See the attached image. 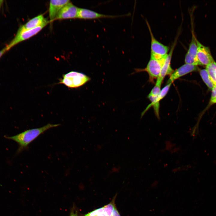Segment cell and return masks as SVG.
I'll return each instance as SVG.
<instances>
[{
    "label": "cell",
    "mask_w": 216,
    "mask_h": 216,
    "mask_svg": "<svg viewBox=\"0 0 216 216\" xmlns=\"http://www.w3.org/2000/svg\"><path fill=\"white\" fill-rule=\"evenodd\" d=\"M60 124L49 123L40 128L30 129L11 136L5 137L14 141L19 145L18 152L26 149L28 145L41 134L52 128L58 127Z\"/></svg>",
    "instance_id": "obj_1"
},
{
    "label": "cell",
    "mask_w": 216,
    "mask_h": 216,
    "mask_svg": "<svg viewBox=\"0 0 216 216\" xmlns=\"http://www.w3.org/2000/svg\"><path fill=\"white\" fill-rule=\"evenodd\" d=\"M91 80L89 77L83 73L71 71L63 74L58 83L64 84L69 88H76L84 85Z\"/></svg>",
    "instance_id": "obj_2"
},
{
    "label": "cell",
    "mask_w": 216,
    "mask_h": 216,
    "mask_svg": "<svg viewBox=\"0 0 216 216\" xmlns=\"http://www.w3.org/2000/svg\"><path fill=\"white\" fill-rule=\"evenodd\" d=\"M167 56L159 59L150 58L146 67L145 68L135 69L136 72H146L149 75V81L153 82L154 80L157 79L159 76Z\"/></svg>",
    "instance_id": "obj_3"
},
{
    "label": "cell",
    "mask_w": 216,
    "mask_h": 216,
    "mask_svg": "<svg viewBox=\"0 0 216 216\" xmlns=\"http://www.w3.org/2000/svg\"><path fill=\"white\" fill-rule=\"evenodd\" d=\"M146 22L151 38L150 58L157 59H161L168 54L169 47L161 44L155 39L148 21L146 20Z\"/></svg>",
    "instance_id": "obj_4"
},
{
    "label": "cell",
    "mask_w": 216,
    "mask_h": 216,
    "mask_svg": "<svg viewBox=\"0 0 216 216\" xmlns=\"http://www.w3.org/2000/svg\"><path fill=\"white\" fill-rule=\"evenodd\" d=\"M47 25H44L36 28L22 31H17L13 39L5 46L7 51L19 43L27 40L37 34Z\"/></svg>",
    "instance_id": "obj_5"
},
{
    "label": "cell",
    "mask_w": 216,
    "mask_h": 216,
    "mask_svg": "<svg viewBox=\"0 0 216 216\" xmlns=\"http://www.w3.org/2000/svg\"><path fill=\"white\" fill-rule=\"evenodd\" d=\"M197 57L200 65L206 66L214 60L209 48L201 43L196 39Z\"/></svg>",
    "instance_id": "obj_6"
},
{
    "label": "cell",
    "mask_w": 216,
    "mask_h": 216,
    "mask_svg": "<svg viewBox=\"0 0 216 216\" xmlns=\"http://www.w3.org/2000/svg\"><path fill=\"white\" fill-rule=\"evenodd\" d=\"M196 38L193 31L191 42L185 56V63L197 66L200 65L197 57Z\"/></svg>",
    "instance_id": "obj_7"
},
{
    "label": "cell",
    "mask_w": 216,
    "mask_h": 216,
    "mask_svg": "<svg viewBox=\"0 0 216 216\" xmlns=\"http://www.w3.org/2000/svg\"><path fill=\"white\" fill-rule=\"evenodd\" d=\"M79 8L70 2L61 10L55 20H62L77 18Z\"/></svg>",
    "instance_id": "obj_8"
},
{
    "label": "cell",
    "mask_w": 216,
    "mask_h": 216,
    "mask_svg": "<svg viewBox=\"0 0 216 216\" xmlns=\"http://www.w3.org/2000/svg\"><path fill=\"white\" fill-rule=\"evenodd\" d=\"M197 66L184 64L174 71L167 81V84L172 83L175 80L190 72L198 71Z\"/></svg>",
    "instance_id": "obj_9"
},
{
    "label": "cell",
    "mask_w": 216,
    "mask_h": 216,
    "mask_svg": "<svg viewBox=\"0 0 216 216\" xmlns=\"http://www.w3.org/2000/svg\"><path fill=\"white\" fill-rule=\"evenodd\" d=\"M49 22V20L46 19L43 14H40L29 20L26 23L21 25L17 31L32 29L44 25H47Z\"/></svg>",
    "instance_id": "obj_10"
},
{
    "label": "cell",
    "mask_w": 216,
    "mask_h": 216,
    "mask_svg": "<svg viewBox=\"0 0 216 216\" xmlns=\"http://www.w3.org/2000/svg\"><path fill=\"white\" fill-rule=\"evenodd\" d=\"M69 0H52L50 1L49 8L50 22L55 20L59 13L62 8L70 2Z\"/></svg>",
    "instance_id": "obj_11"
},
{
    "label": "cell",
    "mask_w": 216,
    "mask_h": 216,
    "mask_svg": "<svg viewBox=\"0 0 216 216\" xmlns=\"http://www.w3.org/2000/svg\"><path fill=\"white\" fill-rule=\"evenodd\" d=\"M120 16L102 14L87 9L79 8L77 18L94 19L104 18H113Z\"/></svg>",
    "instance_id": "obj_12"
},
{
    "label": "cell",
    "mask_w": 216,
    "mask_h": 216,
    "mask_svg": "<svg viewBox=\"0 0 216 216\" xmlns=\"http://www.w3.org/2000/svg\"><path fill=\"white\" fill-rule=\"evenodd\" d=\"M172 83L167 84L161 90L156 100L153 102L151 103L142 113V117L146 111L151 106L153 107L155 113L158 119L159 118V102L163 99L168 93Z\"/></svg>",
    "instance_id": "obj_13"
},
{
    "label": "cell",
    "mask_w": 216,
    "mask_h": 216,
    "mask_svg": "<svg viewBox=\"0 0 216 216\" xmlns=\"http://www.w3.org/2000/svg\"><path fill=\"white\" fill-rule=\"evenodd\" d=\"M175 40L172 45L170 51L168 54L164 64L162 66L160 73L158 78L163 80L166 76L171 75L174 71L171 67V61L174 48L176 42Z\"/></svg>",
    "instance_id": "obj_14"
},
{
    "label": "cell",
    "mask_w": 216,
    "mask_h": 216,
    "mask_svg": "<svg viewBox=\"0 0 216 216\" xmlns=\"http://www.w3.org/2000/svg\"><path fill=\"white\" fill-rule=\"evenodd\" d=\"M206 69L214 85H216V62L214 60L206 66Z\"/></svg>",
    "instance_id": "obj_15"
},
{
    "label": "cell",
    "mask_w": 216,
    "mask_h": 216,
    "mask_svg": "<svg viewBox=\"0 0 216 216\" xmlns=\"http://www.w3.org/2000/svg\"><path fill=\"white\" fill-rule=\"evenodd\" d=\"M199 73L204 82L208 88L211 90L214 85L212 81L206 70L201 69L199 70Z\"/></svg>",
    "instance_id": "obj_16"
},
{
    "label": "cell",
    "mask_w": 216,
    "mask_h": 216,
    "mask_svg": "<svg viewBox=\"0 0 216 216\" xmlns=\"http://www.w3.org/2000/svg\"><path fill=\"white\" fill-rule=\"evenodd\" d=\"M163 80L158 78L156 84L148 95L154 97H158L161 91V86Z\"/></svg>",
    "instance_id": "obj_17"
},
{
    "label": "cell",
    "mask_w": 216,
    "mask_h": 216,
    "mask_svg": "<svg viewBox=\"0 0 216 216\" xmlns=\"http://www.w3.org/2000/svg\"><path fill=\"white\" fill-rule=\"evenodd\" d=\"M115 198L108 204L103 207L104 211L108 216H112L113 211L116 207L115 203Z\"/></svg>",
    "instance_id": "obj_18"
},
{
    "label": "cell",
    "mask_w": 216,
    "mask_h": 216,
    "mask_svg": "<svg viewBox=\"0 0 216 216\" xmlns=\"http://www.w3.org/2000/svg\"><path fill=\"white\" fill-rule=\"evenodd\" d=\"M212 94L210 103L211 104L216 103V85H214L211 90Z\"/></svg>",
    "instance_id": "obj_19"
},
{
    "label": "cell",
    "mask_w": 216,
    "mask_h": 216,
    "mask_svg": "<svg viewBox=\"0 0 216 216\" xmlns=\"http://www.w3.org/2000/svg\"><path fill=\"white\" fill-rule=\"evenodd\" d=\"M103 207L95 209L87 214L89 216H96L100 213L104 212Z\"/></svg>",
    "instance_id": "obj_20"
},
{
    "label": "cell",
    "mask_w": 216,
    "mask_h": 216,
    "mask_svg": "<svg viewBox=\"0 0 216 216\" xmlns=\"http://www.w3.org/2000/svg\"><path fill=\"white\" fill-rule=\"evenodd\" d=\"M112 216H121L116 207L115 208L113 211Z\"/></svg>",
    "instance_id": "obj_21"
},
{
    "label": "cell",
    "mask_w": 216,
    "mask_h": 216,
    "mask_svg": "<svg viewBox=\"0 0 216 216\" xmlns=\"http://www.w3.org/2000/svg\"><path fill=\"white\" fill-rule=\"evenodd\" d=\"M8 51L5 47L0 50V58Z\"/></svg>",
    "instance_id": "obj_22"
},
{
    "label": "cell",
    "mask_w": 216,
    "mask_h": 216,
    "mask_svg": "<svg viewBox=\"0 0 216 216\" xmlns=\"http://www.w3.org/2000/svg\"><path fill=\"white\" fill-rule=\"evenodd\" d=\"M69 216H78L77 212L75 211L74 209H72L70 213Z\"/></svg>",
    "instance_id": "obj_23"
},
{
    "label": "cell",
    "mask_w": 216,
    "mask_h": 216,
    "mask_svg": "<svg viewBox=\"0 0 216 216\" xmlns=\"http://www.w3.org/2000/svg\"><path fill=\"white\" fill-rule=\"evenodd\" d=\"M96 216H108L104 211L100 213Z\"/></svg>",
    "instance_id": "obj_24"
},
{
    "label": "cell",
    "mask_w": 216,
    "mask_h": 216,
    "mask_svg": "<svg viewBox=\"0 0 216 216\" xmlns=\"http://www.w3.org/2000/svg\"><path fill=\"white\" fill-rule=\"evenodd\" d=\"M84 216H88V215H87V214H86Z\"/></svg>",
    "instance_id": "obj_25"
}]
</instances>
